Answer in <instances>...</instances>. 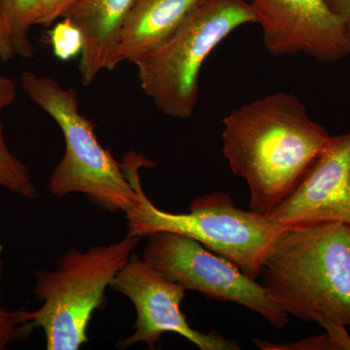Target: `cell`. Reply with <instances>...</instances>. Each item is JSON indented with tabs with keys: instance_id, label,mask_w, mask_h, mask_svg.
Masks as SVG:
<instances>
[{
	"instance_id": "1",
	"label": "cell",
	"mask_w": 350,
	"mask_h": 350,
	"mask_svg": "<svg viewBox=\"0 0 350 350\" xmlns=\"http://www.w3.org/2000/svg\"><path fill=\"white\" fill-rule=\"evenodd\" d=\"M223 153L250 192V211L268 216L300 182L330 140L293 94L275 93L223 119Z\"/></svg>"
},
{
	"instance_id": "2",
	"label": "cell",
	"mask_w": 350,
	"mask_h": 350,
	"mask_svg": "<svg viewBox=\"0 0 350 350\" xmlns=\"http://www.w3.org/2000/svg\"><path fill=\"white\" fill-rule=\"evenodd\" d=\"M262 287L288 315L315 322L350 350V224L283 226L262 264Z\"/></svg>"
},
{
	"instance_id": "3",
	"label": "cell",
	"mask_w": 350,
	"mask_h": 350,
	"mask_svg": "<svg viewBox=\"0 0 350 350\" xmlns=\"http://www.w3.org/2000/svg\"><path fill=\"white\" fill-rule=\"evenodd\" d=\"M21 81L31 100L56 122L66 142L63 159L51 174V193L57 198L81 193L107 213H126L137 206L144 191L138 175L142 163L126 161L123 169L103 147L94 124L80 112L76 90L29 71Z\"/></svg>"
},
{
	"instance_id": "4",
	"label": "cell",
	"mask_w": 350,
	"mask_h": 350,
	"mask_svg": "<svg viewBox=\"0 0 350 350\" xmlns=\"http://www.w3.org/2000/svg\"><path fill=\"white\" fill-rule=\"evenodd\" d=\"M140 238L126 234L116 243L87 251L71 247L57 260L55 271H36L34 296L38 310H25V319L45 333L48 350H78L86 344L88 326L107 301L113 278L135 252Z\"/></svg>"
},
{
	"instance_id": "5",
	"label": "cell",
	"mask_w": 350,
	"mask_h": 350,
	"mask_svg": "<svg viewBox=\"0 0 350 350\" xmlns=\"http://www.w3.org/2000/svg\"><path fill=\"white\" fill-rule=\"evenodd\" d=\"M256 24L245 0H206L174 36L135 63L145 94L159 111L187 119L199 100L200 69L213 50L239 27Z\"/></svg>"
},
{
	"instance_id": "6",
	"label": "cell",
	"mask_w": 350,
	"mask_h": 350,
	"mask_svg": "<svg viewBox=\"0 0 350 350\" xmlns=\"http://www.w3.org/2000/svg\"><path fill=\"white\" fill-rule=\"evenodd\" d=\"M189 211L183 214L165 213L154 206L142 191L137 206L126 213L128 234L140 239L161 231L183 234L232 262L252 280L261 276L265 258L282 225L238 208L225 193L196 198Z\"/></svg>"
},
{
	"instance_id": "7",
	"label": "cell",
	"mask_w": 350,
	"mask_h": 350,
	"mask_svg": "<svg viewBox=\"0 0 350 350\" xmlns=\"http://www.w3.org/2000/svg\"><path fill=\"white\" fill-rule=\"evenodd\" d=\"M147 238L144 260L165 278L208 300L238 304L282 329L289 322L262 284L244 275L232 262L195 239L172 232H154Z\"/></svg>"
},
{
	"instance_id": "8",
	"label": "cell",
	"mask_w": 350,
	"mask_h": 350,
	"mask_svg": "<svg viewBox=\"0 0 350 350\" xmlns=\"http://www.w3.org/2000/svg\"><path fill=\"white\" fill-rule=\"evenodd\" d=\"M109 287L126 296L137 310L135 333L122 340L117 345L119 349L144 342L149 349H155L165 333L178 334L200 350L241 349L236 340L226 338L218 332L202 333L192 328L181 310L187 290L161 275L137 253L133 252Z\"/></svg>"
},
{
	"instance_id": "9",
	"label": "cell",
	"mask_w": 350,
	"mask_h": 350,
	"mask_svg": "<svg viewBox=\"0 0 350 350\" xmlns=\"http://www.w3.org/2000/svg\"><path fill=\"white\" fill-rule=\"evenodd\" d=\"M250 3L269 54L305 53L319 62L349 56L344 25L326 0H250Z\"/></svg>"
},
{
	"instance_id": "10",
	"label": "cell",
	"mask_w": 350,
	"mask_h": 350,
	"mask_svg": "<svg viewBox=\"0 0 350 350\" xmlns=\"http://www.w3.org/2000/svg\"><path fill=\"white\" fill-rule=\"evenodd\" d=\"M267 217L282 226L350 224V133L331 137L296 187Z\"/></svg>"
},
{
	"instance_id": "11",
	"label": "cell",
	"mask_w": 350,
	"mask_h": 350,
	"mask_svg": "<svg viewBox=\"0 0 350 350\" xmlns=\"http://www.w3.org/2000/svg\"><path fill=\"white\" fill-rule=\"evenodd\" d=\"M137 0H79L68 17L82 32L79 72L84 86L118 66L122 29Z\"/></svg>"
},
{
	"instance_id": "12",
	"label": "cell",
	"mask_w": 350,
	"mask_h": 350,
	"mask_svg": "<svg viewBox=\"0 0 350 350\" xmlns=\"http://www.w3.org/2000/svg\"><path fill=\"white\" fill-rule=\"evenodd\" d=\"M206 0H137L126 18L119 44V61L135 64L178 31Z\"/></svg>"
},
{
	"instance_id": "13",
	"label": "cell",
	"mask_w": 350,
	"mask_h": 350,
	"mask_svg": "<svg viewBox=\"0 0 350 350\" xmlns=\"http://www.w3.org/2000/svg\"><path fill=\"white\" fill-rule=\"evenodd\" d=\"M5 10L14 52L18 56L31 59L34 47L29 39V31L36 25L39 0H2Z\"/></svg>"
},
{
	"instance_id": "14",
	"label": "cell",
	"mask_w": 350,
	"mask_h": 350,
	"mask_svg": "<svg viewBox=\"0 0 350 350\" xmlns=\"http://www.w3.org/2000/svg\"><path fill=\"white\" fill-rule=\"evenodd\" d=\"M0 187L25 198L36 200L39 197L38 189L31 172L21 162L7 146L3 125L0 118Z\"/></svg>"
},
{
	"instance_id": "15",
	"label": "cell",
	"mask_w": 350,
	"mask_h": 350,
	"mask_svg": "<svg viewBox=\"0 0 350 350\" xmlns=\"http://www.w3.org/2000/svg\"><path fill=\"white\" fill-rule=\"evenodd\" d=\"M55 57L66 62L81 55L84 47L82 32L69 18L57 23L49 33Z\"/></svg>"
},
{
	"instance_id": "16",
	"label": "cell",
	"mask_w": 350,
	"mask_h": 350,
	"mask_svg": "<svg viewBox=\"0 0 350 350\" xmlns=\"http://www.w3.org/2000/svg\"><path fill=\"white\" fill-rule=\"evenodd\" d=\"M27 308L11 310L3 308L0 303V350L6 349L9 345L31 337L34 327L25 319Z\"/></svg>"
},
{
	"instance_id": "17",
	"label": "cell",
	"mask_w": 350,
	"mask_h": 350,
	"mask_svg": "<svg viewBox=\"0 0 350 350\" xmlns=\"http://www.w3.org/2000/svg\"><path fill=\"white\" fill-rule=\"evenodd\" d=\"M79 0H39L36 25L50 27L59 18L68 17Z\"/></svg>"
},
{
	"instance_id": "18",
	"label": "cell",
	"mask_w": 350,
	"mask_h": 350,
	"mask_svg": "<svg viewBox=\"0 0 350 350\" xmlns=\"http://www.w3.org/2000/svg\"><path fill=\"white\" fill-rule=\"evenodd\" d=\"M14 57L15 52L11 38L10 27L4 10L3 2L0 0V59L2 61H9Z\"/></svg>"
},
{
	"instance_id": "19",
	"label": "cell",
	"mask_w": 350,
	"mask_h": 350,
	"mask_svg": "<svg viewBox=\"0 0 350 350\" xmlns=\"http://www.w3.org/2000/svg\"><path fill=\"white\" fill-rule=\"evenodd\" d=\"M282 349H340L338 342L329 334H324L319 338H308L301 342L283 345Z\"/></svg>"
},
{
	"instance_id": "20",
	"label": "cell",
	"mask_w": 350,
	"mask_h": 350,
	"mask_svg": "<svg viewBox=\"0 0 350 350\" xmlns=\"http://www.w3.org/2000/svg\"><path fill=\"white\" fill-rule=\"evenodd\" d=\"M326 2L332 12L344 25L345 36L349 41L350 56V0H326Z\"/></svg>"
},
{
	"instance_id": "21",
	"label": "cell",
	"mask_w": 350,
	"mask_h": 350,
	"mask_svg": "<svg viewBox=\"0 0 350 350\" xmlns=\"http://www.w3.org/2000/svg\"><path fill=\"white\" fill-rule=\"evenodd\" d=\"M16 100V85L15 83L0 75V112L2 109L12 105Z\"/></svg>"
},
{
	"instance_id": "22",
	"label": "cell",
	"mask_w": 350,
	"mask_h": 350,
	"mask_svg": "<svg viewBox=\"0 0 350 350\" xmlns=\"http://www.w3.org/2000/svg\"><path fill=\"white\" fill-rule=\"evenodd\" d=\"M2 255H3V246L0 244V282H1L4 271V264L3 259H2ZM0 303H1V289H0Z\"/></svg>"
}]
</instances>
